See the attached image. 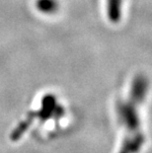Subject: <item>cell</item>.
Segmentation results:
<instances>
[{
    "label": "cell",
    "instance_id": "obj_1",
    "mask_svg": "<svg viewBox=\"0 0 152 153\" xmlns=\"http://www.w3.org/2000/svg\"><path fill=\"white\" fill-rule=\"evenodd\" d=\"M140 104L128 98L117 103L118 119L125 128V137L119 153H138L145 140L137 107Z\"/></svg>",
    "mask_w": 152,
    "mask_h": 153
},
{
    "label": "cell",
    "instance_id": "obj_4",
    "mask_svg": "<svg viewBox=\"0 0 152 153\" xmlns=\"http://www.w3.org/2000/svg\"><path fill=\"white\" fill-rule=\"evenodd\" d=\"M36 7L44 14H53L59 7L57 0H37Z\"/></svg>",
    "mask_w": 152,
    "mask_h": 153
},
{
    "label": "cell",
    "instance_id": "obj_2",
    "mask_svg": "<svg viewBox=\"0 0 152 153\" xmlns=\"http://www.w3.org/2000/svg\"><path fill=\"white\" fill-rule=\"evenodd\" d=\"M148 90V80L143 74H137L132 80L129 98L141 104L143 102Z\"/></svg>",
    "mask_w": 152,
    "mask_h": 153
},
{
    "label": "cell",
    "instance_id": "obj_3",
    "mask_svg": "<svg viewBox=\"0 0 152 153\" xmlns=\"http://www.w3.org/2000/svg\"><path fill=\"white\" fill-rule=\"evenodd\" d=\"M107 13L110 21L118 23L122 16V0H107Z\"/></svg>",
    "mask_w": 152,
    "mask_h": 153
}]
</instances>
